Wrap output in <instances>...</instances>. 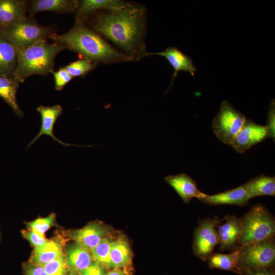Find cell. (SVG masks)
Segmentation results:
<instances>
[{
	"label": "cell",
	"mask_w": 275,
	"mask_h": 275,
	"mask_svg": "<svg viewBox=\"0 0 275 275\" xmlns=\"http://www.w3.org/2000/svg\"><path fill=\"white\" fill-rule=\"evenodd\" d=\"M22 233L23 236L34 246L35 248L43 245L48 241L44 235L38 234L32 230L23 231Z\"/></svg>",
	"instance_id": "32"
},
{
	"label": "cell",
	"mask_w": 275,
	"mask_h": 275,
	"mask_svg": "<svg viewBox=\"0 0 275 275\" xmlns=\"http://www.w3.org/2000/svg\"><path fill=\"white\" fill-rule=\"evenodd\" d=\"M78 6L77 0H33L28 3V11L31 15L42 11L70 13L76 12Z\"/></svg>",
	"instance_id": "17"
},
{
	"label": "cell",
	"mask_w": 275,
	"mask_h": 275,
	"mask_svg": "<svg viewBox=\"0 0 275 275\" xmlns=\"http://www.w3.org/2000/svg\"><path fill=\"white\" fill-rule=\"evenodd\" d=\"M54 220V215L39 218L31 222L29 224V228L32 231L44 235V233L53 225Z\"/></svg>",
	"instance_id": "29"
},
{
	"label": "cell",
	"mask_w": 275,
	"mask_h": 275,
	"mask_svg": "<svg viewBox=\"0 0 275 275\" xmlns=\"http://www.w3.org/2000/svg\"><path fill=\"white\" fill-rule=\"evenodd\" d=\"M67 262L64 256L50 261L42 267L47 275H65L66 272Z\"/></svg>",
	"instance_id": "28"
},
{
	"label": "cell",
	"mask_w": 275,
	"mask_h": 275,
	"mask_svg": "<svg viewBox=\"0 0 275 275\" xmlns=\"http://www.w3.org/2000/svg\"><path fill=\"white\" fill-rule=\"evenodd\" d=\"M110 259L111 266L114 268H121L130 264L131 253L129 243L126 240L119 237L112 241Z\"/></svg>",
	"instance_id": "23"
},
{
	"label": "cell",
	"mask_w": 275,
	"mask_h": 275,
	"mask_svg": "<svg viewBox=\"0 0 275 275\" xmlns=\"http://www.w3.org/2000/svg\"><path fill=\"white\" fill-rule=\"evenodd\" d=\"M240 246L229 254H212L208 259L209 267L231 271L243 275L240 264Z\"/></svg>",
	"instance_id": "20"
},
{
	"label": "cell",
	"mask_w": 275,
	"mask_h": 275,
	"mask_svg": "<svg viewBox=\"0 0 275 275\" xmlns=\"http://www.w3.org/2000/svg\"><path fill=\"white\" fill-rule=\"evenodd\" d=\"M250 198L261 196L275 195V177L259 175L242 184Z\"/></svg>",
	"instance_id": "22"
},
{
	"label": "cell",
	"mask_w": 275,
	"mask_h": 275,
	"mask_svg": "<svg viewBox=\"0 0 275 275\" xmlns=\"http://www.w3.org/2000/svg\"><path fill=\"white\" fill-rule=\"evenodd\" d=\"M84 59L97 64L128 62L133 60L114 47L83 21H75L67 33L51 38Z\"/></svg>",
	"instance_id": "2"
},
{
	"label": "cell",
	"mask_w": 275,
	"mask_h": 275,
	"mask_svg": "<svg viewBox=\"0 0 275 275\" xmlns=\"http://www.w3.org/2000/svg\"><path fill=\"white\" fill-rule=\"evenodd\" d=\"M63 255L60 244L53 240H48L43 245L35 248L32 261L36 265L43 266Z\"/></svg>",
	"instance_id": "25"
},
{
	"label": "cell",
	"mask_w": 275,
	"mask_h": 275,
	"mask_svg": "<svg viewBox=\"0 0 275 275\" xmlns=\"http://www.w3.org/2000/svg\"><path fill=\"white\" fill-rule=\"evenodd\" d=\"M146 9L132 2L125 7L100 10L86 20L95 31L116 48L139 61L146 57Z\"/></svg>",
	"instance_id": "1"
},
{
	"label": "cell",
	"mask_w": 275,
	"mask_h": 275,
	"mask_svg": "<svg viewBox=\"0 0 275 275\" xmlns=\"http://www.w3.org/2000/svg\"><path fill=\"white\" fill-rule=\"evenodd\" d=\"M164 180L185 203H189L194 198L199 200L206 194L201 191L196 181L185 173L170 175L166 176Z\"/></svg>",
	"instance_id": "13"
},
{
	"label": "cell",
	"mask_w": 275,
	"mask_h": 275,
	"mask_svg": "<svg viewBox=\"0 0 275 275\" xmlns=\"http://www.w3.org/2000/svg\"><path fill=\"white\" fill-rule=\"evenodd\" d=\"M269 138H272L274 140L275 138V103L274 100H272L270 102L268 115L267 124L266 125Z\"/></svg>",
	"instance_id": "31"
},
{
	"label": "cell",
	"mask_w": 275,
	"mask_h": 275,
	"mask_svg": "<svg viewBox=\"0 0 275 275\" xmlns=\"http://www.w3.org/2000/svg\"><path fill=\"white\" fill-rule=\"evenodd\" d=\"M129 3L120 0H82L78 1L76 11L75 21L85 22L92 14L100 10L119 9Z\"/></svg>",
	"instance_id": "15"
},
{
	"label": "cell",
	"mask_w": 275,
	"mask_h": 275,
	"mask_svg": "<svg viewBox=\"0 0 275 275\" xmlns=\"http://www.w3.org/2000/svg\"><path fill=\"white\" fill-rule=\"evenodd\" d=\"M268 138L269 136L266 125H260L246 119L230 145L238 153H243Z\"/></svg>",
	"instance_id": "9"
},
{
	"label": "cell",
	"mask_w": 275,
	"mask_h": 275,
	"mask_svg": "<svg viewBox=\"0 0 275 275\" xmlns=\"http://www.w3.org/2000/svg\"><path fill=\"white\" fill-rule=\"evenodd\" d=\"M240 219L239 246L274 238V218L263 204L254 205Z\"/></svg>",
	"instance_id": "4"
},
{
	"label": "cell",
	"mask_w": 275,
	"mask_h": 275,
	"mask_svg": "<svg viewBox=\"0 0 275 275\" xmlns=\"http://www.w3.org/2000/svg\"><path fill=\"white\" fill-rule=\"evenodd\" d=\"M275 261L274 238L240 246V264L243 272L270 269Z\"/></svg>",
	"instance_id": "6"
},
{
	"label": "cell",
	"mask_w": 275,
	"mask_h": 275,
	"mask_svg": "<svg viewBox=\"0 0 275 275\" xmlns=\"http://www.w3.org/2000/svg\"><path fill=\"white\" fill-rule=\"evenodd\" d=\"M97 65L98 64L83 58L71 62L64 67L73 78L85 76Z\"/></svg>",
	"instance_id": "27"
},
{
	"label": "cell",
	"mask_w": 275,
	"mask_h": 275,
	"mask_svg": "<svg viewBox=\"0 0 275 275\" xmlns=\"http://www.w3.org/2000/svg\"><path fill=\"white\" fill-rule=\"evenodd\" d=\"M223 221L224 218L219 219L217 216L214 218L201 219L198 226L195 228L193 244V252L203 261L208 260L213 253L215 246L219 243L216 227Z\"/></svg>",
	"instance_id": "8"
},
{
	"label": "cell",
	"mask_w": 275,
	"mask_h": 275,
	"mask_svg": "<svg viewBox=\"0 0 275 275\" xmlns=\"http://www.w3.org/2000/svg\"><path fill=\"white\" fill-rule=\"evenodd\" d=\"M244 275H274L270 269H260L248 271L244 273Z\"/></svg>",
	"instance_id": "35"
},
{
	"label": "cell",
	"mask_w": 275,
	"mask_h": 275,
	"mask_svg": "<svg viewBox=\"0 0 275 275\" xmlns=\"http://www.w3.org/2000/svg\"><path fill=\"white\" fill-rule=\"evenodd\" d=\"M1 237V236H0Z\"/></svg>",
	"instance_id": "38"
},
{
	"label": "cell",
	"mask_w": 275,
	"mask_h": 275,
	"mask_svg": "<svg viewBox=\"0 0 275 275\" xmlns=\"http://www.w3.org/2000/svg\"><path fill=\"white\" fill-rule=\"evenodd\" d=\"M68 275H77V274H75V273L72 272V273H69Z\"/></svg>",
	"instance_id": "37"
},
{
	"label": "cell",
	"mask_w": 275,
	"mask_h": 275,
	"mask_svg": "<svg viewBox=\"0 0 275 275\" xmlns=\"http://www.w3.org/2000/svg\"><path fill=\"white\" fill-rule=\"evenodd\" d=\"M26 273V275H47L42 266L36 265L29 267Z\"/></svg>",
	"instance_id": "34"
},
{
	"label": "cell",
	"mask_w": 275,
	"mask_h": 275,
	"mask_svg": "<svg viewBox=\"0 0 275 275\" xmlns=\"http://www.w3.org/2000/svg\"><path fill=\"white\" fill-rule=\"evenodd\" d=\"M225 222L217 226L221 251L233 252L238 249L241 234L240 219L235 215H227L224 218Z\"/></svg>",
	"instance_id": "10"
},
{
	"label": "cell",
	"mask_w": 275,
	"mask_h": 275,
	"mask_svg": "<svg viewBox=\"0 0 275 275\" xmlns=\"http://www.w3.org/2000/svg\"><path fill=\"white\" fill-rule=\"evenodd\" d=\"M152 55L164 57L174 69V73L169 89L173 85L174 80L180 71L189 72L193 76H195L197 68L193 64V60L178 48L169 47L160 52H149L148 51L146 57Z\"/></svg>",
	"instance_id": "12"
},
{
	"label": "cell",
	"mask_w": 275,
	"mask_h": 275,
	"mask_svg": "<svg viewBox=\"0 0 275 275\" xmlns=\"http://www.w3.org/2000/svg\"><path fill=\"white\" fill-rule=\"evenodd\" d=\"M251 199L243 185L218 194H205L199 200L210 205H231L244 206Z\"/></svg>",
	"instance_id": "14"
},
{
	"label": "cell",
	"mask_w": 275,
	"mask_h": 275,
	"mask_svg": "<svg viewBox=\"0 0 275 275\" xmlns=\"http://www.w3.org/2000/svg\"><path fill=\"white\" fill-rule=\"evenodd\" d=\"M37 112L40 114L41 120V127L36 136L31 141L28 148L43 135L50 136L54 142L57 141L64 147L68 146H77L74 144L63 142L56 138L53 133L55 124L63 112V108L60 104L53 106H44L41 105L37 107Z\"/></svg>",
	"instance_id": "11"
},
{
	"label": "cell",
	"mask_w": 275,
	"mask_h": 275,
	"mask_svg": "<svg viewBox=\"0 0 275 275\" xmlns=\"http://www.w3.org/2000/svg\"><path fill=\"white\" fill-rule=\"evenodd\" d=\"M20 82L14 77L0 73V97L12 108L16 115L22 118L24 114L17 101L16 94Z\"/></svg>",
	"instance_id": "21"
},
{
	"label": "cell",
	"mask_w": 275,
	"mask_h": 275,
	"mask_svg": "<svg viewBox=\"0 0 275 275\" xmlns=\"http://www.w3.org/2000/svg\"><path fill=\"white\" fill-rule=\"evenodd\" d=\"M54 81V88L57 91H61L69 82L73 77L69 74L64 67L58 71L53 72Z\"/></svg>",
	"instance_id": "30"
},
{
	"label": "cell",
	"mask_w": 275,
	"mask_h": 275,
	"mask_svg": "<svg viewBox=\"0 0 275 275\" xmlns=\"http://www.w3.org/2000/svg\"><path fill=\"white\" fill-rule=\"evenodd\" d=\"M112 241L105 237L93 249L90 250L92 256L100 264L111 266L110 251Z\"/></svg>",
	"instance_id": "26"
},
{
	"label": "cell",
	"mask_w": 275,
	"mask_h": 275,
	"mask_svg": "<svg viewBox=\"0 0 275 275\" xmlns=\"http://www.w3.org/2000/svg\"><path fill=\"white\" fill-rule=\"evenodd\" d=\"M62 44L47 41L36 43L19 51L14 78L20 83L32 75L46 76L53 73L54 59L65 49Z\"/></svg>",
	"instance_id": "3"
},
{
	"label": "cell",
	"mask_w": 275,
	"mask_h": 275,
	"mask_svg": "<svg viewBox=\"0 0 275 275\" xmlns=\"http://www.w3.org/2000/svg\"><path fill=\"white\" fill-rule=\"evenodd\" d=\"M246 120L245 117L227 100L223 101L213 120L212 128L217 138L230 145Z\"/></svg>",
	"instance_id": "7"
},
{
	"label": "cell",
	"mask_w": 275,
	"mask_h": 275,
	"mask_svg": "<svg viewBox=\"0 0 275 275\" xmlns=\"http://www.w3.org/2000/svg\"><path fill=\"white\" fill-rule=\"evenodd\" d=\"M105 275H127V274L121 268H114L105 273Z\"/></svg>",
	"instance_id": "36"
},
{
	"label": "cell",
	"mask_w": 275,
	"mask_h": 275,
	"mask_svg": "<svg viewBox=\"0 0 275 275\" xmlns=\"http://www.w3.org/2000/svg\"><path fill=\"white\" fill-rule=\"evenodd\" d=\"M80 275H105V273L100 264L95 262L86 269L80 272Z\"/></svg>",
	"instance_id": "33"
},
{
	"label": "cell",
	"mask_w": 275,
	"mask_h": 275,
	"mask_svg": "<svg viewBox=\"0 0 275 275\" xmlns=\"http://www.w3.org/2000/svg\"><path fill=\"white\" fill-rule=\"evenodd\" d=\"M106 234L104 227L100 224L93 223L74 231L72 235L76 244L90 250L105 238Z\"/></svg>",
	"instance_id": "18"
},
{
	"label": "cell",
	"mask_w": 275,
	"mask_h": 275,
	"mask_svg": "<svg viewBox=\"0 0 275 275\" xmlns=\"http://www.w3.org/2000/svg\"><path fill=\"white\" fill-rule=\"evenodd\" d=\"M19 50L3 35L0 30V73L14 77Z\"/></svg>",
	"instance_id": "19"
},
{
	"label": "cell",
	"mask_w": 275,
	"mask_h": 275,
	"mask_svg": "<svg viewBox=\"0 0 275 275\" xmlns=\"http://www.w3.org/2000/svg\"><path fill=\"white\" fill-rule=\"evenodd\" d=\"M0 30L19 51L36 43L51 39L56 34L54 27L40 25L31 14Z\"/></svg>",
	"instance_id": "5"
},
{
	"label": "cell",
	"mask_w": 275,
	"mask_h": 275,
	"mask_svg": "<svg viewBox=\"0 0 275 275\" xmlns=\"http://www.w3.org/2000/svg\"><path fill=\"white\" fill-rule=\"evenodd\" d=\"M28 1L0 0V30L26 16Z\"/></svg>",
	"instance_id": "16"
},
{
	"label": "cell",
	"mask_w": 275,
	"mask_h": 275,
	"mask_svg": "<svg viewBox=\"0 0 275 275\" xmlns=\"http://www.w3.org/2000/svg\"><path fill=\"white\" fill-rule=\"evenodd\" d=\"M88 249L76 244L69 247L67 252V262L74 271L81 272L92 263V255Z\"/></svg>",
	"instance_id": "24"
}]
</instances>
